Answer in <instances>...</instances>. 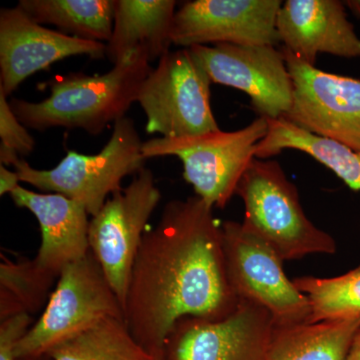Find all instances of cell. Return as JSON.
<instances>
[{
	"instance_id": "1",
	"label": "cell",
	"mask_w": 360,
	"mask_h": 360,
	"mask_svg": "<svg viewBox=\"0 0 360 360\" xmlns=\"http://www.w3.org/2000/svg\"><path fill=\"white\" fill-rule=\"evenodd\" d=\"M227 279L222 224L198 196L169 201L144 234L135 259L124 321L137 342L156 357L177 322L224 319L238 307Z\"/></svg>"
},
{
	"instance_id": "2",
	"label": "cell",
	"mask_w": 360,
	"mask_h": 360,
	"mask_svg": "<svg viewBox=\"0 0 360 360\" xmlns=\"http://www.w3.org/2000/svg\"><path fill=\"white\" fill-rule=\"evenodd\" d=\"M151 70L148 58L136 56L113 65L104 75H58L45 84L51 96L39 103L13 98L9 103L27 129L44 131L63 127L101 134L136 103L142 82Z\"/></svg>"
},
{
	"instance_id": "3",
	"label": "cell",
	"mask_w": 360,
	"mask_h": 360,
	"mask_svg": "<svg viewBox=\"0 0 360 360\" xmlns=\"http://www.w3.org/2000/svg\"><path fill=\"white\" fill-rule=\"evenodd\" d=\"M236 194L245 205L241 224L265 241L283 262L316 253L335 255V239L307 219L297 188L277 161L255 158Z\"/></svg>"
},
{
	"instance_id": "4",
	"label": "cell",
	"mask_w": 360,
	"mask_h": 360,
	"mask_svg": "<svg viewBox=\"0 0 360 360\" xmlns=\"http://www.w3.org/2000/svg\"><path fill=\"white\" fill-rule=\"evenodd\" d=\"M142 143L134 120L124 116L115 123L110 141L97 155L70 150L52 169H35L22 158L13 167L21 182L77 201L94 217L122 188L125 177L143 169Z\"/></svg>"
},
{
	"instance_id": "5",
	"label": "cell",
	"mask_w": 360,
	"mask_h": 360,
	"mask_svg": "<svg viewBox=\"0 0 360 360\" xmlns=\"http://www.w3.org/2000/svg\"><path fill=\"white\" fill-rule=\"evenodd\" d=\"M269 130L266 118L258 117L234 131L206 132L193 136L156 137L142 143L146 160L176 156L184 165V177L196 196L210 207L224 208L245 170L255 158L257 144Z\"/></svg>"
},
{
	"instance_id": "6",
	"label": "cell",
	"mask_w": 360,
	"mask_h": 360,
	"mask_svg": "<svg viewBox=\"0 0 360 360\" xmlns=\"http://www.w3.org/2000/svg\"><path fill=\"white\" fill-rule=\"evenodd\" d=\"M124 311L91 252L61 272L46 307L15 352L16 359L41 356L68 338Z\"/></svg>"
},
{
	"instance_id": "7",
	"label": "cell",
	"mask_w": 360,
	"mask_h": 360,
	"mask_svg": "<svg viewBox=\"0 0 360 360\" xmlns=\"http://www.w3.org/2000/svg\"><path fill=\"white\" fill-rule=\"evenodd\" d=\"M212 84L191 49L168 51L142 82L137 97L146 132L174 139L219 130L210 103Z\"/></svg>"
},
{
	"instance_id": "8",
	"label": "cell",
	"mask_w": 360,
	"mask_h": 360,
	"mask_svg": "<svg viewBox=\"0 0 360 360\" xmlns=\"http://www.w3.org/2000/svg\"><path fill=\"white\" fill-rule=\"evenodd\" d=\"M225 269L239 300L266 309L274 326L309 322V298L283 271V260L265 241L236 221L222 224Z\"/></svg>"
},
{
	"instance_id": "9",
	"label": "cell",
	"mask_w": 360,
	"mask_h": 360,
	"mask_svg": "<svg viewBox=\"0 0 360 360\" xmlns=\"http://www.w3.org/2000/svg\"><path fill=\"white\" fill-rule=\"evenodd\" d=\"M160 200L155 176L150 169L144 167L90 219V252L101 265L123 311L146 225Z\"/></svg>"
},
{
	"instance_id": "10",
	"label": "cell",
	"mask_w": 360,
	"mask_h": 360,
	"mask_svg": "<svg viewBox=\"0 0 360 360\" xmlns=\"http://www.w3.org/2000/svg\"><path fill=\"white\" fill-rule=\"evenodd\" d=\"M293 84L283 118L360 153V80L326 72L283 49Z\"/></svg>"
},
{
	"instance_id": "11",
	"label": "cell",
	"mask_w": 360,
	"mask_h": 360,
	"mask_svg": "<svg viewBox=\"0 0 360 360\" xmlns=\"http://www.w3.org/2000/svg\"><path fill=\"white\" fill-rule=\"evenodd\" d=\"M213 84L241 90L260 117L278 120L292 105L293 84L283 51L270 45L191 47Z\"/></svg>"
},
{
	"instance_id": "12",
	"label": "cell",
	"mask_w": 360,
	"mask_h": 360,
	"mask_svg": "<svg viewBox=\"0 0 360 360\" xmlns=\"http://www.w3.org/2000/svg\"><path fill=\"white\" fill-rule=\"evenodd\" d=\"M274 321L266 309L240 300L224 319L186 317L177 322L167 360H269Z\"/></svg>"
},
{
	"instance_id": "13",
	"label": "cell",
	"mask_w": 360,
	"mask_h": 360,
	"mask_svg": "<svg viewBox=\"0 0 360 360\" xmlns=\"http://www.w3.org/2000/svg\"><path fill=\"white\" fill-rule=\"evenodd\" d=\"M281 0H193L175 13L172 44L191 49L200 45L279 44L276 21Z\"/></svg>"
},
{
	"instance_id": "14",
	"label": "cell",
	"mask_w": 360,
	"mask_h": 360,
	"mask_svg": "<svg viewBox=\"0 0 360 360\" xmlns=\"http://www.w3.org/2000/svg\"><path fill=\"white\" fill-rule=\"evenodd\" d=\"M106 44L39 25L18 4L0 11V90L11 96L25 79L70 56H105Z\"/></svg>"
},
{
	"instance_id": "15",
	"label": "cell",
	"mask_w": 360,
	"mask_h": 360,
	"mask_svg": "<svg viewBox=\"0 0 360 360\" xmlns=\"http://www.w3.org/2000/svg\"><path fill=\"white\" fill-rule=\"evenodd\" d=\"M279 44L296 58L315 66L317 56L360 58V37L338 0H288L276 21Z\"/></svg>"
},
{
	"instance_id": "16",
	"label": "cell",
	"mask_w": 360,
	"mask_h": 360,
	"mask_svg": "<svg viewBox=\"0 0 360 360\" xmlns=\"http://www.w3.org/2000/svg\"><path fill=\"white\" fill-rule=\"evenodd\" d=\"M11 198L39 221L41 243L34 260L44 271L58 279L66 266L87 257L90 220L84 206L61 194L34 193L20 186Z\"/></svg>"
},
{
	"instance_id": "17",
	"label": "cell",
	"mask_w": 360,
	"mask_h": 360,
	"mask_svg": "<svg viewBox=\"0 0 360 360\" xmlns=\"http://www.w3.org/2000/svg\"><path fill=\"white\" fill-rule=\"evenodd\" d=\"M175 7L174 0H115L108 60L113 65L136 56L160 60L172 44Z\"/></svg>"
},
{
	"instance_id": "18",
	"label": "cell",
	"mask_w": 360,
	"mask_h": 360,
	"mask_svg": "<svg viewBox=\"0 0 360 360\" xmlns=\"http://www.w3.org/2000/svg\"><path fill=\"white\" fill-rule=\"evenodd\" d=\"M360 319L274 326L269 360H347Z\"/></svg>"
},
{
	"instance_id": "19",
	"label": "cell",
	"mask_w": 360,
	"mask_h": 360,
	"mask_svg": "<svg viewBox=\"0 0 360 360\" xmlns=\"http://www.w3.org/2000/svg\"><path fill=\"white\" fill-rule=\"evenodd\" d=\"M269 130L257 144L255 158L267 160L284 149L307 153L328 167L349 188L360 191V153L345 144L300 129L285 118L267 120Z\"/></svg>"
},
{
	"instance_id": "20",
	"label": "cell",
	"mask_w": 360,
	"mask_h": 360,
	"mask_svg": "<svg viewBox=\"0 0 360 360\" xmlns=\"http://www.w3.org/2000/svg\"><path fill=\"white\" fill-rule=\"evenodd\" d=\"M18 4L39 22L89 41H110L115 0H20Z\"/></svg>"
},
{
	"instance_id": "21",
	"label": "cell",
	"mask_w": 360,
	"mask_h": 360,
	"mask_svg": "<svg viewBox=\"0 0 360 360\" xmlns=\"http://www.w3.org/2000/svg\"><path fill=\"white\" fill-rule=\"evenodd\" d=\"M51 360H158L141 347L123 319L108 317L45 354Z\"/></svg>"
},
{
	"instance_id": "22",
	"label": "cell",
	"mask_w": 360,
	"mask_h": 360,
	"mask_svg": "<svg viewBox=\"0 0 360 360\" xmlns=\"http://www.w3.org/2000/svg\"><path fill=\"white\" fill-rule=\"evenodd\" d=\"M58 278L44 271L34 258L13 260L1 255L0 321L20 314L44 311Z\"/></svg>"
},
{
	"instance_id": "23",
	"label": "cell",
	"mask_w": 360,
	"mask_h": 360,
	"mask_svg": "<svg viewBox=\"0 0 360 360\" xmlns=\"http://www.w3.org/2000/svg\"><path fill=\"white\" fill-rule=\"evenodd\" d=\"M293 283L309 298L311 307L309 322L360 319V265L340 276H303Z\"/></svg>"
},
{
	"instance_id": "24",
	"label": "cell",
	"mask_w": 360,
	"mask_h": 360,
	"mask_svg": "<svg viewBox=\"0 0 360 360\" xmlns=\"http://www.w3.org/2000/svg\"><path fill=\"white\" fill-rule=\"evenodd\" d=\"M0 148L13 151L20 158L30 155L34 150V139L14 115L2 90H0Z\"/></svg>"
},
{
	"instance_id": "25",
	"label": "cell",
	"mask_w": 360,
	"mask_h": 360,
	"mask_svg": "<svg viewBox=\"0 0 360 360\" xmlns=\"http://www.w3.org/2000/svg\"><path fill=\"white\" fill-rule=\"evenodd\" d=\"M34 324L32 315L20 314L0 321V360H18L15 352Z\"/></svg>"
},
{
	"instance_id": "26",
	"label": "cell",
	"mask_w": 360,
	"mask_h": 360,
	"mask_svg": "<svg viewBox=\"0 0 360 360\" xmlns=\"http://www.w3.org/2000/svg\"><path fill=\"white\" fill-rule=\"evenodd\" d=\"M20 177L16 170L8 169L6 165H0V195L11 193L20 186Z\"/></svg>"
},
{
	"instance_id": "27",
	"label": "cell",
	"mask_w": 360,
	"mask_h": 360,
	"mask_svg": "<svg viewBox=\"0 0 360 360\" xmlns=\"http://www.w3.org/2000/svg\"><path fill=\"white\" fill-rule=\"evenodd\" d=\"M347 360H360V329L352 341Z\"/></svg>"
},
{
	"instance_id": "28",
	"label": "cell",
	"mask_w": 360,
	"mask_h": 360,
	"mask_svg": "<svg viewBox=\"0 0 360 360\" xmlns=\"http://www.w3.org/2000/svg\"><path fill=\"white\" fill-rule=\"evenodd\" d=\"M343 4L355 16L360 18V0H347Z\"/></svg>"
},
{
	"instance_id": "29",
	"label": "cell",
	"mask_w": 360,
	"mask_h": 360,
	"mask_svg": "<svg viewBox=\"0 0 360 360\" xmlns=\"http://www.w3.org/2000/svg\"><path fill=\"white\" fill-rule=\"evenodd\" d=\"M20 360H51L47 355H41V356L30 357V359H25Z\"/></svg>"
},
{
	"instance_id": "30",
	"label": "cell",
	"mask_w": 360,
	"mask_h": 360,
	"mask_svg": "<svg viewBox=\"0 0 360 360\" xmlns=\"http://www.w3.org/2000/svg\"><path fill=\"white\" fill-rule=\"evenodd\" d=\"M158 360H167V359H165V355H163V356L158 357Z\"/></svg>"
}]
</instances>
